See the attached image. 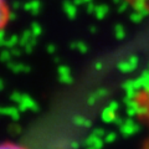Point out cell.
I'll return each mask as SVG.
<instances>
[{
    "label": "cell",
    "mask_w": 149,
    "mask_h": 149,
    "mask_svg": "<svg viewBox=\"0 0 149 149\" xmlns=\"http://www.w3.org/2000/svg\"><path fill=\"white\" fill-rule=\"evenodd\" d=\"M133 109L139 122H142L149 129V74L137 88L132 98ZM147 149H149V141Z\"/></svg>",
    "instance_id": "6da1fadb"
},
{
    "label": "cell",
    "mask_w": 149,
    "mask_h": 149,
    "mask_svg": "<svg viewBox=\"0 0 149 149\" xmlns=\"http://www.w3.org/2000/svg\"><path fill=\"white\" fill-rule=\"evenodd\" d=\"M10 17V10L6 0H0V31L6 26Z\"/></svg>",
    "instance_id": "7a4b0ae2"
},
{
    "label": "cell",
    "mask_w": 149,
    "mask_h": 149,
    "mask_svg": "<svg viewBox=\"0 0 149 149\" xmlns=\"http://www.w3.org/2000/svg\"><path fill=\"white\" fill-rule=\"evenodd\" d=\"M0 149H27L22 146H19L15 143H10V142H4L0 144Z\"/></svg>",
    "instance_id": "3957f363"
}]
</instances>
